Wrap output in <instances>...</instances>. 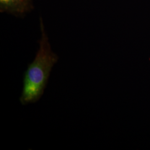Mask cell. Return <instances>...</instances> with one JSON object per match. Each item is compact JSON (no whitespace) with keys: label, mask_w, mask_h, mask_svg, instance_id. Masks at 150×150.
Masks as SVG:
<instances>
[{"label":"cell","mask_w":150,"mask_h":150,"mask_svg":"<svg viewBox=\"0 0 150 150\" xmlns=\"http://www.w3.org/2000/svg\"><path fill=\"white\" fill-rule=\"evenodd\" d=\"M42 36L40 47L31 63L28 64L23 79V88L20 101L22 105L35 103L43 95L48 79L59 57L54 53L41 23Z\"/></svg>","instance_id":"6da1fadb"},{"label":"cell","mask_w":150,"mask_h":150,"mask_svg":"<svg viewBox=\"0 0 150 150\" xmlns=\"http://www.w3.org/2000/svg\"><path fill=\"white\" fill-rule=\"evenodd\" d=\"M27 0H0L1 8L10 10H20Z\"/></svg>","instance_id":"7a4b0ae2"}]
</instances>
